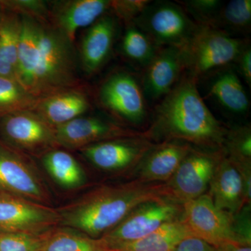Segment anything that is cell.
<instances>
[{"instance_id": "obj_1", "label": "cell", "mask_w": 251, "mask_h": 251, "mask_svg": "<svg viewBox=\"0 0 251 251\" xmlns=\"http://www.w3.org/2000/svg\"><path fill=\"white\" fill-rule=\"evenodd\" d=\"M21 16L16 80L38 99L78 88L74 44L50 21Z\"/></svg>"}, {"instance_id": "obj_2", "label": "cell", "mask_w": 251, "mask_h": 251, "mask_svg": "<svg viewBox=\"0 0 251 251\" xmlns=\"http://www.w3.org/2000/svg\"><path fill=\"white\" fill-rule=\"evenodd\" d=\"M171 198L166 183L135 179L92 188L58 208L59 226L98 239L143 203Z\"/></svg>"}, {"instance_id": "obj_3", "label": "cell", "mask_w": 251, "mask_h": 251, "mask_svg": "<svg viewBox=\"0 0 251 251\" xmlns=\"http://www.w3.org/2000/svg\"><path fill=\"white\" fill-rule=\"evenodd\" d=\"M150 140H176L201 148L223 150L227 130L209 110L198 81L186 72L155 105Z\"/></svg>"}, {"instance_id": "obj_4", "label": "cell", "mask_w": 251, "mask_h": 251, "mask_svg": "<svg viewBox=\"0 0 251 251\" xmlns=\"http://www.w3.org/2000/svg\"><path fill=\"white\" fill-rule=\"evenodd\" d=\"M249 38H236L208 25H198L181 48L184 72L199 80L235 62Z\"/></svg>"}, {"instance_id": "obj_5", "label": "cell", "mask_w": 251, "mask_h": 251, "mask_svg": "<svg viewBox=\"0 0 251 251\" xmlns=\"http://www.w3.org/2000/svg\"><path fill=\"white\" fill-rule=\"evenodd\" d=\"M158 47L181 49L198 27L178 3L150 1L133 21Z\"/></svg>"}, {"instance_id": "obj_6", "label": "cell", "mask_w": 251, "mask_h": 251, "mask_svg": "<svg viewBox=\"0 0 251 251\" xmlns=\"http://www.w3.org/2000/svg\"><path fill=\"white\" fill-rule=\"evenodd\" d=\"M0 144L27 157H41L59 148L54 128L33 110L0 119Z\"/></svg>"}, {"instance_id": "obj_7", "label": "cell", "mask_w": 251, "mask_h": 251, "mask_svg": "<svg viewBox=\"0 0 251 251\" xmlns=\"http://www.w3.org/2000/svg\"><path fill=\"white\" fill-rule=\"evenodd\" d=\"M98 99L106 111L126 124L140 125L148 119V103L140 78L128 71L110 74L99 87Z\"/></svg>"}, {"instance_id": "obj_8", "label": "cell", "mask_w": 251, "mask_h": 251, "mask_svg": "<svg viewBox=\"0 0 251 251\" xmlns=\"http://www.w3.org/2000/svg\"><path fill=\"white\" fill-rule=\"evenodd\" d=\"M182 204L181 221L193 237L216 249L227 244L246 245L234 230L233 214L216 208L209 195Z\"/></svg>"}, {"instance_id": "obj_9", "label": "cell", "mask_w": 251, "mask_h": 251, "mask_svg": "<svg viewBox=\"0 0 251 251\" xmlns=\"http://www.w3.org/2000/svg\"><path fill=\"white\" fill-rule=\"evenodd\" d=\"M183 204L163 198L140 204L113 229L99 238L104 246L132 242L154 232L163 224L181 220Z\"/></svg>"}, {"instance_id": "obj_10", "label": "cell", "mask_w": 251, "mask_h": 251, "mask_svg": "<svg viewBox=\"0 0 251 251\" xmlns=\"http://www.w3.org/2000/svg\"><path fill=\"white\" fill-rule=\"evenodd\" d=\"M0 193L52 206V196L45 180L27 156L0 144Z\"/></svg>"}, {"instance_id": "obj_11", "label": "cell", "mask_w": 251, "mask_h": 251, "mask_svg": "<svg viewBox=\"0 0 251 251\" xmlns=\"http://www.w3.org/2000/svg\"><path fill=\"white\" fill-rule=\"evenodd\" d=\"M58 226L53 206L0 193V232L41 234Z\"/></svg>"}, {"instance_id": "obj_12", "label": "cell", "mask_w": 251, "mask_h": 251, "mask_svg": "<svg viewBox=\"0 0 251 251\" xmlns=\"http://www.w3.org/2000/svg\"><path fill=\"white\" fill-rule=\"evenodd\" d=\"M54 130L59 148L78 151L105 140L135 137L148 138L146 130L138 131L119 122L94 116L77 117Z\"/></svg>"}, {"instance_id": "obj_13", "label": "cell", "mask_w": 251, "mask_h": 251, "mask_svg": "<svg viewBox=\"0 0 251 251\" xmlns=\"http://www.w3.org/2000/svg\"><path fill=\"white\" fill-rule=\"evenodd\" d=\"M224 154V149L211 153L193 148L166 182L171 198L183 204L204 195Z\"/></svg>"}, {"instance_id": "obj_14", "label": "cell", "mask_w": 251, "mask_h": 251, "mask_svg": "<svg viewBox=\"0 0 251 251\" xmlns=\"http://www.w3.org/2000/svg\"><path fill=\"white\" fill-rule=\"evenodd\" d=\"M154 144L145 137L117 138L79 150L82 156L101 171H126L139 164Z\"/></svg>"}, {"instance_id": "obj_15", "label": "cell", "mask_w": 251, "mask_h": 251, "mask_svg": "<svg viewBox=\"0 0 251 251\" xmlns=\"http://www.w3.org/2000/svg\"><path fill=\"white\" fill-rule=\"evenodd\" d=\"M184 73L181 49L158 48L152 60L142 71L140 77L148 103H158L174 88Z\"/></svg>"}, {"instance_id": "obj_16", "label": "cell", "mask_w": 251, "mask_h": 251, "mask_svg": "<svg viewBox=\"0 0 251 251\" xmlns=\"http://www.w3.org/2000/svg\"><path fill=\"white\" fill-rule=\"evenodd\" d=\"M205 81L206 98L229 116H247L251 101L234 64L211 73ZM198 80V81H199Z\"/></svg>"}, {"instance_id": "obj_17", "label": "cell", "mask_w": 251, "mask_h": 251, "mask_svg": "<svg viewBox=\"0 0 251 251\" xmlns=\"http://www.w3.org/2000/svg\"><path fill=\"white\" fill-rule=\"evenodd\" d=\"M112 1L73 0L54 4L50 11L49 21L66 38L74 44L79 29L90 27L111 10Z\"/></svg>"}, {"instance_id": "obj_18", "label": "cell", "mask_w": 251, "mask_h": 251, "mask_svg": "<svg viewBox=\"0 0 251 251\" xmlns=\"http://www.w3.org/2000/svg\"><path fill=\"white\" fill-rule=\"evenodd\" d=\"M117 18L107 14L87 28L81 43V65L88 75L98 73L109 57L117 36Z\"/></svg>"}, {"instance_id": "obj_19", "label": "cell", "mask_w": 251, "mask_h": 251, "mask_svg": "<svg viewBox=\"0 0 251 251\" xmlns=\"http://www.w3.org/2000/svg\"><path fill=\"white\" fill-rule=\"evenodd\" d=\"M192 150L191 145L180 140L154 144L139 163L138 179L146 182L169 181Z\"/></svg>"}, {"instance_id": "obj_20", "label": "cell", "mask_w": 251, "mask_h": 251, "mask_svg": "<svg viewBox=\"0 0 251 251\" xmlns=\"http://www.w3.org/2000/svg\"><path fill=\"white\" fill-rule=\"evenodd\" d=\"M209 187V196L221 210L234 215L247 204L242 175L226 153L216 166Z\"/></svg>"}, {"instance_id": "obj_21", "label": "cell", "mask_w": 251, "mask_h": 251, "mask_svg": "<svg viewBox=\"0 0 251 251\" xmlns=\"http://www.w3.org/2000/svg\"><path fill=\"white\" fill-rule=\"evenodd\" d=\"M91 108L89 97L78 88L57 92L39 99L33 111L56 128L83 116Z\"/></svg>"}, {"instance_id": "obj_22", "label": "cell", "mask_w": 251, "mask_h": 251, "mask_svg": "<svg viewBox=\"0 0 251 251\" xmlns=\"http://www.w3.org/2000/svg\"><path fill=\"white\" fill-rule=\"evenodd\" d=\"M190 236L191 234L181 219L163 224L154 232L137 240L103 246L107 251H173L183 239Z\"/></svg>"}, {"instance_id": "obj_23", "label": "cell", "mask_w": 251, "mask_h": 251, "mask_svg": "<svg viewBox=\"0 0 251 251\" xmlns=\"http://www.w3.org/2000/svg\"><path fill=\"white\" fill-rule=\"evenodd\" d=\"M44 169L54 182L63 188L74 190L87 183V175L72 154L62 148L54 149L41 157Z\"/></svg>"}, {"instance_id": "obj_24", "label": "cell", "mask_w": 251, "mask_h": 251, "mask_svg": "<svg viewBox=\"0 0 251 251\" xmlns=\"http://www.w3.org/2000/svg\"><path fill=\"white\" fill-rule=\"evenodd\" d=\"M21 28V14L5 9L1 6L0 12V75L1 76L16 78Z\"/></svg>"}, {"instance_id": "obj_25", "label": "cell", "mask_w": 251, "mask_h": 251, "mask_svg": "<svg viewBox=\"0 0 251 251\" xmlns=\"http://www.w3.org/2000/svg\"><path fill=\"white\" fill-rule=\"evenodd\" d=\"M210 27L236 38L247 37L251 30V0L224 2Z\"/></svg>"}, {"instance_id": "obj_26", "label": "cell", "mask_w": 251, "mask_h": 251, "mask_svg": "<svg viewBox=\"0 0 251 251\" xmlns=\"http://www.w3.org/2000/svg\"><path fill=\"white\" fill-rule=\"evenodd\" d=\"M158 48L133 23L126 25L120 50L122 55L137 69L143 71L152 60Z\"/></svg>"}, {"instance_id": "obj_27", "label": "cell", "mask_w": 251, "mask_h": 251, "mask_svg": "<svg viewBox=\"0 0 251 251\" xmlns=\"http://www.w3.org/2000/svg\"><path fill=\"white\" fill-rule=\"evenodd\" d=\"M44 251H107L100 239L67 227L52 229Z\"/></svg>"}, {"instance_id": "obj_28", "label": "cell", "mask_w": 251, "mask_h": 251, "mask_svg": "<svg viewBox=\"0 0 251 251\" xmlns=\"http://www.w3.org/2000/svg\"><path fill=\"white\" fill-rule=\"evenodd\" d=\"M39 100L16 78L0 75V119L14 112L33 110Z\"/></svg>"}, {"instance_id": "obj_29", "label": "cell", "mask_w": 251, "mask_h": 251, "mask_svg": "<svg viewBox=\"0 0 251 251\" xmlns=\"http://www.w3.org/2000/svg\"><path fill=\"white\" fill-rule=\"evenodd\" d=\"M227 156L239 166H251V130L250 125L242 126L227 130L224 144Z\"/></svg>"}, {"instance_id": "obj_30", "label": "cell", "mask_w": 251, "mask_h": 251, "mask_svg": "<svg viewBox=\"0 0 251 251\" xmlns=\"http://www.w3.org/2000/svg\"><path fill=\"white\" fill-rule=\"evenodd\" d=\"M52 229L41 234L0 232V251H44Z\"/></svg>"}, {"instance_id": "obj_31", "label": "cell", "mask_w": 251, "mask_h": 251, "mask_svg": "<svg viewBox=\"0 0 251 251\" xmlns=\"http://www.w3.org/2000/svg\"><path fill=\"white\" fill-rule=\"evenodd\" d=\"M196 24L210 25L225 1L220 0H184L176 1Z\"/></svg>"}, {"instance_id": "obj_32", "label": "cell", "mask_w": 251, "mask_h": 251, "mask_svg": "<svg viewBox=\"0 0 251 251\" xmlns=\"http://www.w3.org/2000/svg\"><path fill=\"white\" fill-rule=\"evenodd\" d=\"M150 2V0L112 1L111 10L114 16L124 21L126 25L133 23Z\"/></svg>"}, {"instance_id": "obj_33", "label": "cell", "mask_w": 251, "mask_h": 251, "mask_svg": "<svg viewBox=\"0 0 251 251\" xmlns=\"http://www.w3.org/2000/svg\"><path fill=\"white\" fill-rule=\"evenodd\" d=\"M237 73L246 81L249 88L251 87V42L242 50L234 64Z\"/></svg>"}, {"instance_id": "obj_34", "label": "cell", "mask_w": 251, "mask_h": 251, "mask_svg": "<svg viewBox=\"0 0 251 251\" xmlns=\"http://www.w3.org/2000/svg\"><path fill=\"white\" fill-rule=\"evenodd\" d=\"M174 251H217V249L199 238L190 236L183 239Z\"/></svg>"}, {"instance_id": "obj_35", "label": "cell", "mask_w": 251, "mask_h": 251, "mask_svg": "<svg viewBox=\"0 0 251 251\" xmlns=\"http://www.w3.org/2000/svg\"><path fill=\"white\" fill-rule=\"evenodd\" d=\"M217 251H251V246L241 244H227L217 248Z\"/></svg>"}, {"instance_id": "obj_36", "label": "cell", "mask_w": 251, "mask_h": 251, "mask_svg": "<svg viewBox=\"0 0 251 251\" xmlns=\"http://www.w3.org/2000/svg\"><path fill=\"white\" fill-rule=\"evenodd\" d=\"M1 1H0V12H1Z\"/></svg>"}, {"instance_id": "obj_37", "label": "cell", "mask_w": 251, "mask_h": 251, "mask_svg": "<svg viewBox=\"0 0 251 251\" xmlns=\"http://www.w3.org/2000/svg\"></svg>"}]
</instances>
